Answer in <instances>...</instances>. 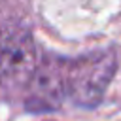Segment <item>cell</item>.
I'll return each instance as SVG.
<instances>
[{
    "label": "cell",
    "instance_id": "obj_3",
    "mask_svg": "<svg viewBox=\"0 0 121 121\" xmlns=\"http://www.w3.org/2000/svg\"><path fill=\"white\" fill-rule=\"evenodd\" d=\"M66 68L68 62L62 59H57L53 55H45L28 87V100L26 108L34 112H45V110H55L62 104L66 96Z\"/></svg>",
    "mask_w": 121,
    "mask_h": 121
},
{
    "label": "cell",
    "instance_id": "obj_2",
    "mask_svg": "<svg viewBox=\"0 0 121 121\" xmlns=\"http://www.w3.org/2000/svg\"><path fill=\"white\" fill-rule=\"evenodd\" d=\"M40 64L30 32L9 25L0 32V83L13 91L30 83Z\"/></svg>",
    "mask_w": 121,
    "mask_h": 121
},
{
    "label": "cell",
    "instance_id": "obj_1",
    "mask_svg": "<svg viewBox=\"0 0 121 121\" xmlns=\"http://www.w3.org/2000/svg\"><path fill=\"white\" fill-rule=\"evenodd\" d=\"M115 70L117 55L112 49L81 55L68 62L66 95L81 108H95L102 102Z\"/></svg>",
    "mask_w": 121,
    "mask_h": 121
}]
</instances>
